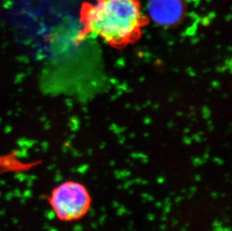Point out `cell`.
Instances as JSON below:
<instances>
[{"label":"cell","mask_w":232,"mask_h":231,"mask_svg":"<svg viewBox=\"0 0 232 231\" xmlns=\"http://www.w3.org/2000/svg\"><path fill=\"white\" fill-rule=\"evenodd\" d=\"M83 25L80 37H99L113 48L121 50L140 40L149 17L139 0H97L83 2L80 11Z\"/></svg>","instance_id":"obj_1"},{"label":"cell","mask_w":232,"mask_h":231,"mask_svg":"<svg viewBox=\"0 0 232 231\" xmlns=\"http://www.w3.org/2000/svg\"><path fill=\"white\" fill-rule=\"evenodd\" d=\"M186 8L185 0H149L148 17L162 27H174L183 21Z\"/></svg>","instance_id":"obj_3"},{"label":"cell","mask_w":232,"mask_h":231,"mask_svg":"<svg viewBox=\"0 0 232 231\" xmlns=\"http://www.w3.org/2000/svg\"><path fill=\"white\" fill-rule=\"evenodd\" d=\"M47 200L58 220L75 222L81 220L90 212L92 197L83 183L66 180L55 186Z\"/></svg>","instance_id":"obj_2"}]
</instances>
